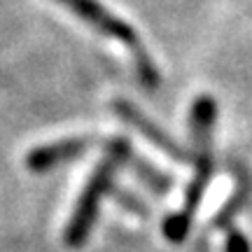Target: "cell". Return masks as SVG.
<instances>
[{
  "label": "cell",
  "instance_id": "cell-3",
  "mask_svg": "<svg viewBox=\"0 0 252 252\" xmlns=\"http://www.w3.org/2000/svg\"><path fill=\"white\" fill-rule=\"evenodd\" d=\"M56 2H61L63 7H68L75 17L82 19L96 33L110 37V40H117L128 52H133L135 75H138V80H140V84H143L145 89H157L159 87V82H161L159 70L154 65L152 56L145 52L143 42H140V37H138V33L133 31L131 24H126L124 19L112 14L98 0H56Z\"/></svg>",
  "mask_w": 252,
  "mask_h": 252
},
{
  "label": "cell",
  "instance_id": "cell-6",
  "mask_svg": "<svg viewBox=\"0 0 252 252\" xmlns=\"http://www.w3.org/2000/svg\"><path fill=\"white\" fill-rule=\"evenodd\" d=\"M128 166H133L135 178L143 182V185H147L152 191H157V194H166V191L173 187V178H171V175L161 173L159 168H154L152 163H147L145 159L135 157V154H133V159H131V163H128Z\"/></svg>",
  "mask_w": 252,
  "mask_h": 252
},
{
  "label": "cell",
  "instance_id": "cell-2",
  "mask_svg": "<svg viewBox=\"0 0 252 252\" xmlns=\"http://www.w3.org/2000/svg\"><path fill=\"white\" fill-rule=\"evenodd\" d=\"M103 150H105V154L98 161V166L91 171L89 180H87L80 198H77V206L72 210L70 222L65 226L63 238H65L68 248H80V245L87 243L103 198H105V194H110L115 189V178H117L119 168L126 166V163H131V159L135 154L131 143L126 138H122V135L108 138L103 143Z\"/></svg>",
  "mask_w": 252,
  "mask_h": 252
},
{
  "label": "cell",
  "instance_id": "cell-7",
  "mask_svg": "<svg viewBox=\"0 0 252 252\" xmlns=\"http://www.w3.org/2000/svg\"><path fill=\"white\" fill-rule=\"evenodd\" d=\"M112 194H115V198H117L122 206L128 208V210H133L138 217H147V208H145L138 198H133V194H128V191H124V189H119V187L112 189Z\"/></svg>",
  "mask_w": 252,
  "mask_h": 252
},
{
  "label": "cell",
  "instance_id": "cell-8",
  "mask_svg": "<svg viewBox=\"0 0 252 252\" xmlns=\"http://www.w3.org/2000/svg\"><path fill=\"white\" fill-rule=\"evenodd\" d=\"M224 252H250V243L241 231H236L234 226L226 231V245H224Z\"/></svg>",
  "mask_w": 252,
  "mask_h": 252
},
{
  "label": "cell",
  "instance_id": "cell-1",
  "mask_svg": "<svg viewBox=\"0 0 252 252\" xmlns=\"http://www.w3.org/2000/svg\"><path fill=\"white\" fill-rule=\"evenodd\" d=\"M191 124V138H194V175L185 189L182 206L163 222V236L171 243H182L189 234V226L194 222L201 198L206 194V187L213 178V128L217 119V103L213 96H198L191 105L189 115Z\"/></svg>",
  "mask_w": 252,
  "mask_h": 252
},
{
  "label": "cell",
  "instance_id": "cell-5",
  "mask_svg": "<svg viewBox=\"0 0 252 252\" xmlns=\"http://www.w3.org/2000/svg\"><path fill=\"white\" fill-rule=\"evenodd\" d=\"M115 112H117L119 117L124 119L126 124H131L138 131V133H143L150 143L154 145V147H159L163 154H168L171 159H175V161H180V163H191V159H189V154H187V150H182L180 145L173 140L171 135H166L159 128L157 124H152L150 119L145 117L140 110L135 108V105H131L128 100H124V98H117L115 100Z\"/></svg>",
  "mask_w": 252,
  "mask_h": 252
},
{
  "label": "cell",
  "instance_id": "cell-4",
  "mask_svg": "<svg viewBox=\"0 0 252 252\" xmlns=\"http://www.w3.org/2000/svg\"><path fill=\"white\" fill-rule=\"evenodd\" d=\"M98 143L94 135H80V138H63V140H56V143L42 145V147H35L31 150L26 157V166L28 171L33 173H42L49 171V168H56L61 163H68L72 159H77L82 154L91 150L94 145Z\"/></svg>",
  "mask_w": 252,
  "mask_h": 252
}]
</instances>
